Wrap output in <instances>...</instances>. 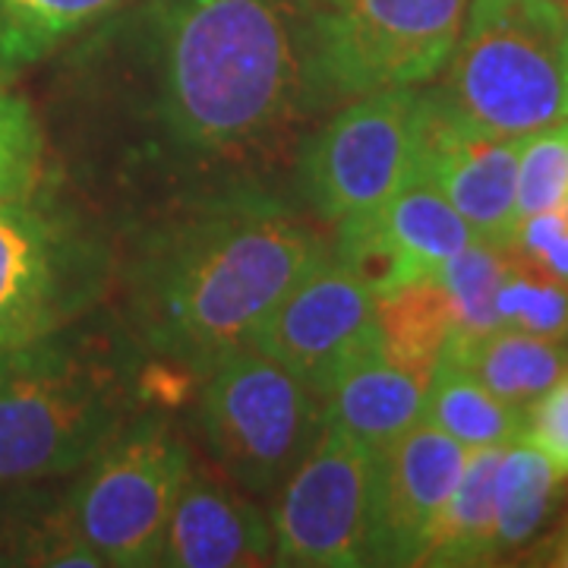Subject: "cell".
<instances>
[{"instance_id": "obj_1", "label": "cell", "mask_w": 568, "mask_h": 568, "mask_svg": "<svg viewBox=\"0 0 568 568\" xmlns=\"http://www.w3.org/2000/svg\"><path fill=\"white\" fill-rule=\"evenodd\" d=\"M48 63L51 162L108 224L196 186L265 178L310 123L301 0H136Z\"/></svg>"}, {"instance_id": "obj_2", "label": "cell", "mask_w": 568, "mask_h": 568, "mask_svg": "<svg viewBox=\"0 0 568 568\" xmlns=\"http://www.w3.org/2000/svg\"><path fill=\"white\" fill-rule=\"evenodd\" d=\"M316 224L265 178L209 183L145 205L111 224L114 310L145 357L205 379L332 253V237Z\"/></svg>"}, {"instance_id": "obj_3", "label": "cell", "mask_w": 568, "mask_h": 568, "mask_svg": "<svg viewBox=\"0 0 568 568\" xmlns=\"http://www.w3.org/2000/svg\"><path fill=\"white\" fill-rule=\"evenodd\" d=\"M142 361L108 301L58 332L0 347V487L77 474L142 410Z\"/></svg>"}, {"instance_id": "obj_4", "label": "cell", "mask_w": 568, "mask_h": 568, "mask_svg": "<svg viewBox=\"0 0 568 568\" xmlns=\"http://www.w3.org/2000/svg\"><path fill=\"white\" fill-rule=\"evenodd\" d=\"M114 227L61 174L0 200V347L77 323L111 297Z\"/></svg>"}, {"instance_id": "obj_5", "label": "cell", "mask_w": 568, "mask_h": 568, "mask_svg": "<svg viewBox=\"0 0 568 568\" xmlns=\"http://www.w3.org/2000/svg\"><path fill=\"white\" fill-rule=\"evenodd\" d=\"M433 85L455 114L493 136H528L568 121V7L470 0Z\"/></svg>"}, {"instance_id": "obj_6", "label": "cell", "mask_w": 568, "mask_h": 568, "mask_svg": "<svg viewBox=\"0 0 568 568\" xmlns=\"http://www.w3.org/2000/svg\"><path fill=\"white\" fill-rule=\"evenodd\" d=\"M470 0L301 3L306 118L364 95L433 82L462 36Z\"/></svg>"}, {"instance_id": "obj_7", "label": "cell", "mask_w": 568, "mask_h": 568, "mask_svg": "<svg viewBox=\"0 0 568 568\" xmlns=\"http://www.w3.org/2000/svg\"><path fill=\"white\" fill-rule=\"evenodd\" d=\"M209 458L253 499H272L320 443L323 395L278 361L237 347L209 369L196 395Z\"/></svg>"}, {"instance_id": "obj_8", "label": "cell", "mask_w": 568, "mask_h": 568, "mask_svg": "<svg viewBox=\"0 0 568 568\" xmlns=\"http://www.w3.org/2000/svg\"><path fill=\"white\" fill-rule=\"evenodd\" d=\"M190 465V443L178 420L168 410L142 407L70 474L73 521L104 566H159L164 525Z\"/></svg>"}, {"instance_id": "obj_9", "label": "cell", "mask_w": 568, "mask_h": 568, "mask_svg": "<svg viewBox=\"0 0 568 568\" xmlns=\"http://www.w3.org/2000/svg\"><path fill=\"white\" fill-rule=\"evenodd\" d=\"M417 152L420 85L364 95L328 111V121L297 142L287 193L335 227L414 183Z\"/></svg>"}, {"instance_id": "obj_10", "label": "cell", "mask_w": 568, "mask_h": 568, "mask_svg": "<svg viewBox=\"0 0 568 568\" xmlns=\"http://www.w3.org/2000/svg\"><path fill=\"white\" fill-rule=\"evenodd\" d=\"M376 452L345 429L325 426L297 470L275 493V566H366V521Z\"/></svg>"}, {"instance_id": "obj_11", "label": "cell", "mask_w": 568, "mask_h": 568, "mask_svg": "<svg viewBox=\"0 0 568 568\" xmlns=\"http://www.w3.org/2000/svg\"><path fill=\"white\" fill-rule=\"evenodd\" d=\"M379 342L373 287L328 253L272 306L246 347L278 361L323 395L351 357Z\"/></svg>"}, {"instance_id": "obj_12", "label": "cell", "mask_w": 568, "mask_h": 568, "mask_svg": "<svg viewBox=\"0 0 568 568\" xmlns=\"http://www.w3.org/2000/svg\"><path fill=\"white\" fill-rule=\"evenodd\" d=\"M518 152L521 136H493L455 114L433 82L420 85L417 178L439 190L474 237L508 250L518 234Z\"/></svg>"}, {"instance_id": "obj_13", "label": "cell", "mask_w": 568, "mask_h": 568, "mask_svg": "<svg viewBox=\"0 0 568 568\" xmlns=\"http://www.w3.org/2000/svg\"><path fill=\"white\" fill-rule=\"evenodd\" d=\"M465 465L467 448L426 420L376 452L366 566H420L433 525Z\"/></svg>"}, {"instance_id": "obj_14", "label": "cell", "mask_w": 568, "mask_h": 568, "mask_svg": "<svg viewBox=\"0 0 568 568\" xmlns=\"http://www.w3.org/2000/svg\"><path fill=\"white\" fill-rule=\"evenodd\" d=\"M474 241L470 224L439 190L407 183L383 205L335 224L332 253L379 297L429 278L448 256Z\"/></svg>"}, {"instance_id": "obj_15", "label": "cell", "mask_w": 568, "mask_h": 568, "mask_svg": "<svg viewBox=\"0 0 568 568\" xmlns=\"http://www.w3.org/2000/svg\"><path fill=\"white\" fill-rule=\"evenodd\" d=\"M159 566L256 568L275 566L272 518L227 477L190 465L168 515Z\"/></svg>"}, {"instance_id": "obj_16", "label": "cell", "mask_w": 568, "mask_h": 568, "mask_svg": "<svg viewBox=\"0 0 568 568\" xmlns=\"http://www.w3.org/2000/svg\"><path fill=\"white\" fill-rule=\"evenodd\" d=\"M424 379L395 364L379 342L351 357L325 386V426L379 452L424 420Z\"/></svg>"}, {"instance_id": "obj_17", "label": "cell", "mask_w": 568, "mask_h": 568, "mask_svg": "<svg viewBox=\"0 0 568 568\" xmlns=\"http://www.w3.org/2000/svg\"><path fill=\"white\" fill-rule=\"evenodd\" d=\"M0 566L108 568L77 528L67 487L54 480L0 487Z\"/></svg>"}, {"instance_id": "obj_18", "label": "cell", "mask_w": 568, "mask_h": 568, "mask_svg": "<svg viewBox=\"0 0 568 568\" xmlns=\"http://www.w3.org/2000/svg\"><path fill=\"white\" fill-rule=\"evenodd\" d=\"M443 357L465 366L489 392L525 410L568 369L566 342L506 325L480 335H452Z\"/></svg>"}, {"instance_id": "obj_19", "label": "cell", "mask_w": 568, "mask_h": 568, "mask_svg": "<svg viewBox=\"0 0 568 568\" xmlns=\"http://www.w3.org/2000/svg\"><path fill=\"white\" fill-rule=\"evenodd\" d=\"M506 446L470 448L467 465L446 508L439 511L420 566H489L496 547V470Z\"/></svg>"}, {"instance_id": "obj_20", "label": "cell", "mask_w": 568, "mask_h": 568, "mask_svg": "<svg viewBox=\"0 0 568 568\" xmlns=\"http://www.w3.org/2000/svg\"><path fill=\"white\" fill-rule=\"evenodd\" d=\"M136 0H0V80L54 61L67 44Z\"/></svg>"}, {"instance_id": "obj_21", "label": "cell", "mask_w": 568, "mask_h": 568, "mask_svg": "<svg viewBox=\"0 0 568 568\" xmlns=\"http://www.w3.org/2000/svg\"><path fill=\"white\" fill-rule=\"evenodd\" d=\"M424 420L470 452V448L511 446L525 439L528 410L508 405L506 398L489 392L477 376H470L465 366L439 357L426 379Z\"/></svg>"}, {"instance_id": "obj_22", "label": "cell", "mask_w": 568, "mask_h": 568, "mask_svg": "<svg viewBox=\"0 0 568 568\" xmlns=\"http://www.w3.org/2000/svg\"><path fill=\"white\" fill-rule=\"evenodd\" d=\"M376 320H379L383 351L395 364L410 369L426 383L436 361L443 357L448 338L455 335V320L439 282L429 275L379 294Z\"/></svg>"}, {"instance_id": "obj_23", "label": "cell", "mask_w": 568, "mask_h": 568, "mask_svg": "<svg viewBox=\"0 0 568 568\" xmlns=\"http://www.w3.org/2000/svg\"><path fill=\"white\" fill-rule=\"evenodd\" d=\"M562 474L540 448L518 439L503 452L496 470V547L499 556L530 544L559 503Z\"/></svg>"}, {"instance_id": "obj_24", "label": "cell", "mask_w": 568, "mask_h": 568, "mask_svg": "<svg viewBox=\"0 0 568 568\" xmlns=\"http://www.w3.org/2000/svg\"><path fill=\"white\" fill-rule=\"evenodd\" d=\"M508 263V250L474 241L433 272L452 310L455 335H480L503 328L496 313V294L506 278Z\"/></svg>"}, {"instance_id": "obj_25", "label": "cell", "mask_w": 568, "mask_h": 568, "mask_svg": "<svg viewBox=\"0 0 568 568\" xmlns=\"http://www.w3.org/2000/svg\"><path fill=\"white\" fill-rule=\"evenodd\" d=\"M54 174L39 108L17 82L0 80V200L29 193Z\"/></svg>"}, {"instance_id": "obj_26", "label": "cell", "mask_w": 568, "mask_h": 568, "mask_svg": "<svg viewBox=\"0 0 568 568\" xmlns=\"http://www.w3.org/2000/svg\"><path fill=\"white\" fill-rule=\"evenodd\" d=\"M496 313L506 328H521L530 335L568 345V284L552 282L515 256L499 284Z\"/></svg>"}, {"instance_id": "obj_27", "label": "cell", "mask_w": 568, "mask_h": 568, "mask_svg": "<svg viewBox=\"0 0 568 568\" xmlns=\"http://www.w3.org/2000/svg\"><path fill=\"white\" fill-rule=\"evenodd\" d=\"M515 200L521 222L568 203V121L521 136Z\"/></svg>"}, {"instance_id": "obj_28", "label": "cell", "mask_w": 568, "mask_h": 568, "mask_svg": "<svg viewBox=\"0 0 568 568\" xmlns=\"http://www.w3.org/2000/svg\"><path fill=\"white\" fill-rule=\"evenodd\" d=\"M511 256L521 260L552 282L568 284V219L562 209L537 212L518 224Z\"/></svg>"}, {"instance_id": "obj_29", "label": "cell", "mask_w": 568, "mask_h": 568, "mask_svg": "<svg viewBox=\"0 0 568 568\" xmlns=\"http://www.w3.org/2000/svg\"><path fill=\"white\" fill-rule=\"evenodd\" d=\"M525 439L534 443L568 477V369L528 405Z\"/></svg>"}, {"instance_id": "obj_30", "label": "cell", "mask_w": 568, "mask_h": 568, "mask_svg": "<svg viewBox=\"0 0 568 568\" xmlns=\"http://www.w3.org/2000/svg\"><path fill=\"white\" fill-rule=\"evenodd\" d=\"M534 562H544V566H556V568H568V525L552 540H549L547 547L540 549V559H534Z\"/></svg>"}, {"instance_id": "obj_31", "label": "cell", "mask_w": 568, "mask_h": 568, "mask_svg": "<svg viewBox=\"0 0 568 568\" xmlns=\"http://www.w3.org/2000/svg\"><path fill=\"white\" fill-rule=\"evenodd\" d=\"M304 7H323V3H332V0H301Z\"/></svg>"}, {"instance_id": "obj_32", "label": "cell", "mask_w": 568, "mask_h": 568, "mask_svg": "<svg viewBox=\"0 0 568 568\" xmlns=\"http://www.w3.org/2000/svg\"><path fill=\"white\" fill-rule=\"evenodd\" d=\"M562 212H566V219H568V203H566V205H562Z\"/></svg>"}]
</instances>
